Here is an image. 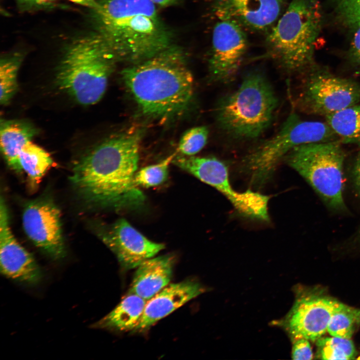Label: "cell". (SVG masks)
Here are the masks:
<instances>
[{"label": "cell", "mask_w": 360, "mask_h": 360, "mask_svg": "<svg viewBox=\"0 0 360 360\" xmlns=\"http://www.w3.org/2000/svg\"><path fill=\"white\" fill-rule=\"evenodd\" d=\"M116 62L96 32L81 36L65 49L57 70L56 83L78 103L94 104L104 94Z\"/></svg>", "instance_id": "cell-5"}, {"label": "cell", "mask_w": 360, "mask_h": 360, "mask_svg": "<svg viewBox=\"0 0 360 360\" xmlns=\"http://www.w3.org/2000/svg\"><path fill=\"white\" fill-rule=\"evenodd\" d=\"M360 326V308L340 302L330 317L327 332L332 336L350 339Z\"/></svg>", "instance_id": "cell-23"}, {"label": "cell", "mask_w": 360, "mask_h": 360, "mask_svg": "<svg viewBox=\"0 0 360 360\" xmlns=\"http://www.w3.org/2000/svg\"><path fill=\"white\" fill-rule=\"evenodd\" d=\"M53 0H37V3L40 8H44L45 6H49L50 2Z\"/></svg>", "instance_id": "cell-35"}, {"label": "cell", "mask_w": 360, "mask_h": 360, "mask_svg": "<svg viewBox=\"0 0 360 360\" xmlns=\"http://www.w3.org/2000/svg\"><path fill=\"white\" fill-rule=\"evenodd\" d=\"M70 1L82 6L88 7L92 10L94 9L97 6L96 0H69Z\"/></svg>", "instance_id": "cell-33"}, {"label": "cell", "mask_w": 360, "mask_h": 360, "mask_svg": "<svg viewBox=\"0 0 360 360\" xmlns=\"http://www.w3.org/2000/svg\"><path fill=\"white\" fill-rule=\"evenodd\" d=\"M208 130L204 126L191 128L182 136L177 151L184 156H192L200 151L206 146Z\"/></svg>", "instance_id": "cell-27"}, {"label": "cell", "mask_w": 360, "mask_h": 360, "mask_svg": "<svg viewBox=\"0 0 360 360\" xmlns=\"http://www.w3.org/2000/svg\"><path fill=\"white\" fill-rule=\"evenodd\" d=\"M125 85L142 112L157 118L176 116L188 107L194 78L184 51L172 44L122 72Z\"/></svg>", "instance_id": "cell-3"}, {"label": "cell", "mask_w": 360, "mask_h": 360, "mask_svg": "<svg viewBox=\"0 0 360 360\" xmlns=\"http://www.w3.org/2000/svg\"><path fill=\"white\" fill-rule=\"evenodd\" d=\"M22 221L26 234L36 246L53 259L65 256L60 212L52 200L40 198L28 203Z\"/></svg>", "instance_id": "cell-13"}, {"label": "cell", "mask_w": 360, "mask_h": 360, "mask_svg": "<svg viewBox=\"0 0 360 360\" xmlns=\"http://www.w3.org/2000/svg\"><path fill=\"white\" fill-rule=\"evenodd\" d=\"M16 54L4 58L0 60V103L6 104L17 89V74L22 58Z\"/></svg>", "instance_id": "cell-25"}, {"label": "cell", "mask_w": 360, "mask_h": 360, "mask_svg": "<svg viewBox=\"0 0 360 360\" xmlns=\"http://www.w3.org/2000/svg\"><path fill=\"white\" fill-rule=\"evenodd\" d=\"M20 166L27 176L31 187L35 188L46 172L53 166V160L44 148L29 141L18 156Z\"/></svg>", "instance_id": "cell-22"}, {"label": "cell", "mask_w": 360, "mask_h": 360, "mask_svg": "<svg viewBox=\"0 0 360 360\" xmlns=\"http://www.w3.org/2000/svg\"><path fill=\"white\" fill-rule=\"evenodd\" d=\"M140 132L113 136L85 154L70 176L88 204L102 208L137 206L144 196L134 181L139 160Z\"/></svg>", "instance_id": "cell-1"}, {"label": "cell", "mask_w": 360, "mask_h": 360, "mask_svg": "<svg viewBox=\"0 0 360 360\" xmlns=\"http://www.w3.org/2000/svg\"><path fill=\"white\" fill-rule=\"evenodd\" d=\"M334 4L343 24L351 28L360 24V0H334Z\"/></svg>", "instance_id": "cell-28"}, {"label": "cell", "mask_w": 360, "mask_h": 360, "mask_svg": "<svg viewBox=\"0 0 360 360\" xmlns=\"http://www.w3.org/2000/svg\"><path fill=\"white\" fill-rule=\"evenodd\" d=\"M354 240L357 244H360V228L358 229V230L357 231L356 234L354 235Z\"/></svg>", "instance_id": "cell-36"}, {"label": "cell", "mask_w": 360, "mask_h": 360, "mask_svg": "<svg viewBox=\"0 0 360 360\" xmlns=\"http://www.w3.org/2000/svg\"><path fill=\"white\" fill-rule=\"evenodd\" d=\"M317 356L322 360H352L356 356L352 341L337 336L321 337L316 341Z\"/></svg>", "instance_id": "cell-24"}, {"label": "cell", "mask_w": 360, "mask_h": 360, "mask_svg": "<svg viewBox=\"0 0 360 360\" xmlns=\"http://www.w3.org/2000/svg\"><path fill=\"white\" fill-rule=\"evenodd\" d=\"M208 68L212 80L232 81L237 74L248 48L246 30L236 22L218 20L212 34Z\"/></svg>", "instance_id": "cell-12"}, {"label": "cell", "mask_w": 360, "mask_h": 360, "mask_svg": "<svg viewBox=\"0 0 360 360\" xmlns=\"http://www.w3.org/2000/svg\"><path fill=\"white\" fill-rule=\"evenodd\" d=\"M0 268L5 276L20 282L36 284L41 279L40 268L34 257L17 241L9 223L7 206L0 202Z\"/></svg>", "instance_id": "cell-16"}, {"label": "cell", "mask_w": 360, "mask_h": 360, "mask_svg": "<svg viewBox=\"0 0 360 360\" xmlns=\"http://www.w3.org/2000/svg\"><path fill=\"white\" fill-rule=\"evenodd\" d=\"M310 340L300 338L292 340V358L294 360H310L313 358V352Z\"/></svg>", "instance_id": "cell-29"}, {"label": "cell", "mask_w": 360, "mask_h": 360, "mask_svg": "<svg viewBox=\"0 0 360 360\" xmlns=\"http://www.w3.org/2000/svg\"><path fill=\"white\" fill-rule=\"evenodd\" d=\"M21 11H32L41 8L37 3V0H15Z\"/></svg>", "instance_id": "cell-32"}, {"label": "cell", "mask_w": 360, "mask_h": 360, "mask_svg": "<svg viewBox=\"0 0 360 360\" xmlns=\"http://www.w3.org/2000/svg\"><path fill=\"white\" fill-rule=\"evenodd\" d=\"M294 304L280 324L292 340L303 338L315 342L327 332L328 324L340 302L320 286L294 288Z\"/></svg>", "instance_id": "cell-11"}, {"label": "cell", "mask_w": 360, "mask_h": 360, "mask_svg": "<svg viewBox=\"0 0 360 360\" xmlns=\"http://www.w3.org/2000/svg\"><path fill=\"white\" fill-rule=\"evenodd\" d=\"M146 301L129 292L111 312L97 322L95 326L120 331L134 330L142 315Z\"/></svg>", "instance_id": "cell-20"}, {"label": "cell", "mask_w": 360, "mask_h": 360, "mask_svg": "<svg viewBox=\"0 0 360 360\" xmlns=\"http://www.w3.org/2000/svg\"><path fill=\"white\" fill-rule=\"evenodd\" d=\"M278 102L266 76L252 71L244 76L236 90L218 102L216 120L220 128L234 138H256L272 124Z\"/></svg>", "instance_id": "cell-6"}, {"label": "cell", "mask_w": 360, "mask_h": 360, "mask_svg": "<svg viewBox=\"0 0 360 360\" xmlns=\"http://www.w3.org/2000/svg\"><path fill=\"white\" fill-rule=\"evenodd\" d=\"M174 263V256L170 254L145 260L136 268L129 292L150 299L168 284Z\"/></svg>", "instance_id": "cell-18"}, {"label": "cell", "mask_w": 360, "mask_h": 360, "mask_svg": "<svg viewBox=\"0 0 360 360\" xmlns=\"http://www.w3.org/2000/svg\"><path fill=\"white\" fill-rule=\"evenodd\" d=\"M156 6L160 7H168L173 6L180 0H150Z\"/></svg>", "instance_id": "cell-34"}, {"label": "cell", "mask_w": 360, "mask_h": 360, "mask_svg": "<svg viewBox=\"0 0 360 360\" xmlns=\"http://www.w3.org/2000/svg\"><path fill=\"white\" fill-rule=\"evenodd\" d=\"M98 235L126 270L136 268L164 248L148 239L124 218L102 228Z\"/></svg>", "instance_id": "cell-15"}, {"label": "cell", "mask_w": 360, "mask_h": 360, "mask_svg": "<svg viewBox=\"0 0 360 360\" xmlns=\"http://www.w3.org/2000/svg\"><path fill=\"white\" fill-rule=\"evenodd\" d=\"M176 156L174 154L160 162L141 168L136 172L134 178L136 186L150 188L157 186L168 178V167Z\"/></svg>", "instance_id": "cell-26"}, {"label": "cell", "mask_w": 360, "mask_h": 360, "mask_svg": "<svg viewBox=\"0 0 360 360\" xmlns=\"http://www.w3.org/2000/svg\"><path fill=\"white\" fill-rule=\"evenodd\" d=\"M304 73L296 100L297 108L304 113L326 116L360 102L358 82L316 64Z\"/></svg>", "instance_id": "cell-9"}, {"label": "cell", "mask_w": 360, "mask_h": 360, "mask_svg": "<svg viewBox=\"0 0 360 360\" xmlns=\"http://www.w3.org/2000/svg\"><path fill=\"white\" fill-rule=\"evenodd\" d=\"M352 178L355 190L360 196V152L356 158L352 168Z\"/></svg>", "instance_id": "cell-31"}, {"label": "cell", "mask_w": 360, "mask_h": 360, "mask_svg": "<svg viewBox=\"0 0 360 360\" xmlns=\"http://www.w3.org/2000/svg\"><path fill=\"white\" fill-rule=\"evenodd\" d=\"M0 134L1 151L6 163L16 173H22L18 156L23 146L36 134L35 128L22 121L2 120Z\"/></svg>", "instance_id": "cell-19"}, {"label": "cell", "mask_w": 360, "mask_h": 360, "mask_svg": "<svg viewBox=\"0 0 360 360\" xmlns=\"http://www.w3.org/2000/svg\"><path fill=\"white\" fill-rule=\"evenodd\" d=\"M325 118L341 143L360 146V104L350 106Z\"/></svg>", "instance_id": "cell-21"}, {"label": "cell", "mask_w": 360, "mask_h": 360, "mask_svg": "<svg viewBox=\"0 0 360 360\" xmlns=\"http://www.w3.org/2000/svg\"><path fill=\"white\" fill-rule=\"evenodd\" d=\"M340 141L318 142L298 146L284 158L335 212H344L343 164L344 152Z\"/></svg>", "instance_id": "cell-8"}, {"label": "cell", "mask_w": 360, "mask_h": 360, "mask_svg": "<svg viewBox=\"0 0 360 360\" xmlns=\"http://www.w3.org/2000/svg\"><path fill=\"white\" fill-rule=\"evenodd\" d=\"M284 0H214L218 20L232 21L246 31L268 32L284 12Z\"/></svg>", "instance_id": "cell-14"}, {"label": "cell", "mask_w": 360, "mask_h": 360, "mask_svg": "<svg viewBox=\"0 0 360 360\" xmlns=\"http://www.w3.org/2000/svg\"><path fill=\"white\" fill-rule=\"evenodd\" d=\"M172 162L218 190L242 216L269 221L268 204L270 197L250 190L244 192L236 190L230 183L228 168L222 161L212 157L183 155L175 156Z\"/></svg>", "instance_id": "cell-10"}, {"label": "cell", "mask_w": 360, "mask_h": 360, "mask_svg": "<svg viewBox=\"0 0 360 360\" xmlns=\"http://www.w3.org/2000/svg\"><path fill=\"white\" fill-rule=\"evenodd\" d=\"M204 292L196 280L168 284L146 301L142 315L134 330H144Z\"/></svg>", "instance_id": "cell-17"}, {"label": "cell", "mask_w": 360, "mask_h": 360, "mask_svg": "<svg viewBox=\"0 0 360 360\" xmlns=\"http://www.w3.org/2000/svg\"><path fill=\"white\" fill-rule=\"evenodd\" d=\"M96 32L116 61L136 64L173 44V34L150 0H96Z\"/></svg>", "instance_id": "cell-2"}, {"label": "cell", "mask_w": 360, "mask_h": 360, "mask_svg": "<svg viewBox=\"0 0 360 360\" xmlns=\"http://www.w3.org/2000/svg\"><path fill=\"white\" fill-rule=\"evenodd\" d=\"M323 23L318 0H292L265 40L268 56L288 73L314 66L316 40Z\"/></svg>", "instance_id": "cell-4"}, {"label": "cell", "mask_w": 360, "mask_h": 360, "mask_svg": "<svg viewBox=\"0 0 360 360\" xmlns=\"http://www.w3.org/2000/svg\"><path fill=\"white\" fill-rule=\"evenodd\" d=\"M352 29L353 32L348 50V58L352 64L360 68V24Z\"/></svg>", "instance_id": "cell-30"}, {"label": "cell", "mask_w": 360, "mask_h": 360, "mask_svg": "<svg viewBox=\"0 0 360 360\" xmlns=\"http://www.w3.org/2000/svg\"><path fill=\"white\" fill-rule=\"evenodd\" d=\"M337 140L340 141L339 138L326 122L304 120L292 112L274 135L244 157L242 168L251 185L260 188L271 179L280 162L293 148L305 144Z\"/></svg>", "instance_id": "cell-7"}]
</instances>
